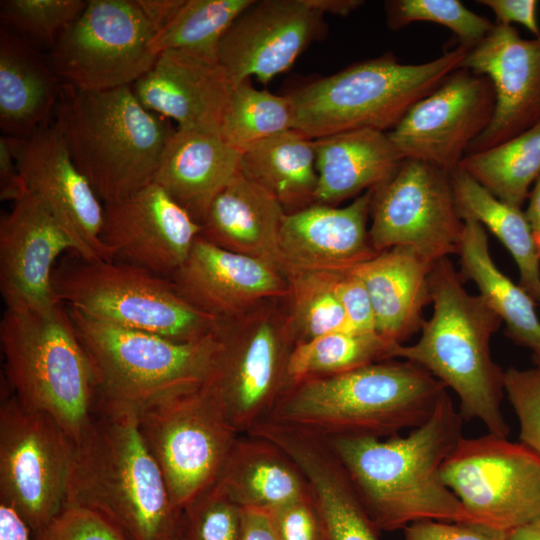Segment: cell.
<instances>
[{
    "instance_id": "cell-6",
    "label": "cell",
    "mask_w": 540,
    "mask_h": 540,
    "mask_svg": "<svg viewBox=\"0 0 540 540\" xmlns=\"http://www.w3.org/2000/svg\"><path fill=\"white\" fill-rule=\"evenodd\" d=\"M6 382L27 407L50 415L76 442L98 410L94 370L67 308H6L0 322Z\"/></svg>"
},
{
    "instance_id": "cell-13",
    "label": "cell",
    "mask_w": 540,
    "mask_h": 540,
    "mask_svg": "<svg viewBox=\"0 0 540 540\" xmlns=\"http://www.w3.org/2000/svg\"><path fill=\"white\" fill-rule=\"evenodd\" d=\"M441 476L468 523L507 535L540 518V456L520 442L490 433L462 437Z\"/></svg>"
},
{
    "instance_id": "cell-32",
    "label": "cell",
    "mask_w": 540,
    "mask_h": 540,
    "mask_svg": "<svg viewBox=\"0 0 540 540\" xmlns=\"http://www.w3.org/2000/svg\"><path fill=\"white\" fill-rule=\"evenodd\" d=\"M464 232L458 252L461 279L473 281L480 296L506 325L507 336L531 350L540 346V320L535 301L494 263L484 226L464 217Z\"/></svg>"
},
{
    "instance_id": "cell-20",
    "label": "cell",
    "mask_w": 540,
    "mask_h": 540,
    "mask_svg": "<svg viewBox=\"0 0 540 540\" xmlns=\"http://www.w3.org/2000/svg\"><path fill=\"white\" fill-rule=\"evenodd\" d=\"M460 68L488 77L495 93L492 119L466 155L508 141L540 122V36L524 39L512 25L495 24L467 51Z\"/></svg>"
},
{
    "instance_id": "cell-23",
    "label": "cell",
    "mask_w": 540,
    "mask_h": 540,
    "mask_svg": "<svg viewBox=\"0 0 540 540\" xmlns=\"http://www.w3.org/2000/svg\"><path fill=\"white\" fill-rule=\"evenodd\" d=\"M372 195L373 189L344 207L314 203L286 213L280 233L285 277L294 272L349 270L378 255L367 228Z\"/></svg>"
},
{
    "instance_id": "cell-36",
    "label": "cell",
    "mask_w": 540,
    "mask_h": 540,
    "mask_svg": "<svg viewBox=\"0 0 540 540\" xmlns=\"http://www.w3.org/2000/svg\"><path fill=\"white\" fill-rule=\"evenodd\" d=\"M393 342L376 331H337L297 343L289 360L291 381L348 372L393 359Z\"/></svg>"
},
{
    "instance_id": "cell-17",
    "label": "cell",
    "mask_w": 540,
    "mask_h": 540,
    "mask_svg": "<svg viewBox=\"0 0 540 540\" xmlns=\"http://www.w3.org/2000/svg\"><path fill=\"white\" fill-rule=\"evenodd\" d=\"M17 165L26 189L49 209L85 260H114L101 240L104 205L73 162L52 120L22 138Z\"/></svg>"
},
{
    "instance_id": "cell-15",
    "label": "cell",
    "mask_w": 540,
    "mask_h": 540,
    "mask_svg": "<svg viewBox=\"0 0 540 540\" xmlns=\"http://www.w3.org/2000/svg\"><path fill=\"white\" fill-rule=\"evenodd\" d=\"M369 237L383 252L409 246L436 262L458 254L464 220L457 208L451 173L405 158L396 171L373 189Z\"/></svg>"
},
{
    "instance_id": "cell-33",
    "label": "cell",
    "mask_w": 540,
    "mask_h": 540,
    "mask_svg": "<svg viewBox=\"0 0 540 540\" xmlns=\"http://www.w3.org/2000/svg\"><path fill=\"white\" fill-rule=\"evenodd\" d=\"M315 164L313 139L290 129L243 151L239 171L293 213L315 203Z\"/></svg>"
},
{
    "instance_id": "cell-4",
    "label": "cell",
    "mask_w": 540,
    "mask_h": 540,
    "mask_svg": "<svg viewBox=\"0 0 540 540\" xmlns=\"http://www.w3.org/2000/svg\"><path fill=\"white\" fill-rule=\"evenodd\" d=\"M448 257L429 276L433 314L415 344H398L392 358L425 368L459 399L463 419L480 420L488 433L507 438L501 411L505 370L492 358L490 340L502 320L480 295H471Z\"/></svg>"
},
{
    "instance_id": "cell-56",
    "label": "cell",
    "mask_w": 540,
    "mask_h": 540,
    "mask_svg": "<svg viewBox=\"0 0 540 540\" xmlns=\"http://www.w3.org/2000/svg\"><path fill=\"white\" fill-rule=\"evenodd\" d=\"M533 351V361L536 367L540 368V346L535 348Z\"/></svg>"
},
{
    "instance_id": "cell-53",
    "label": "cell",
    "mask_w": 540,
    "mask_h": 540,
    "mask_svg": "<svg viewBox=\"0 0 540 540\" xmlns=\"http://www.w3.org/2000/svg\"><path fill=\"white\" fill-rule=\"evenodd\" d=\"M527 199L529 201L524 214L540 256V175L535 180Z\"/></svg>"
},
{
    "instance_id": "cell-50",
    "label": "cell",
    "mask_w": 540,
    "mask_h": 540,
    "mask_svg": "<svg viewBox=\"0 0 540 540\" xmlns=\"http://www.w3.org/2000/svg\"><path fill=\"white\" fill-rule=\"evenodd\" d=\"M238 540H280L270 511L242 507Z\"/></svg>"
},
{
    "instance_id": "cell-16",
    "label": "cell",
    "mask_w": 540,
    "mask_h": 540,
    "mask_svg": "<svg viewBox=\"0 0 540 540\" xmlns=\"http://www.w3.org/2000/svg\"><path fill=\"white\" fill-rule=\"evenodd\" d=\"M494 107L489 78L458 68L413 105L387 134L404 158L452 173L470 144L489 125Z\"/></svg>"
},
{
    "instance_id": "cell-54",
    "label": "cell",
    "mask_w": 540,
    "mask_h": 540,
    "mask_svg": "<svg viewBox=\"0 0 540 540\" xmlns=\"http://www.w3.org/2000/svg\"><path fill=\"white\" fill-rule=\"evenodd\" d=\"M308 4L323 15L325 13L345 16L364 4L361 0H307Z\"/></svg>"
},
{
    "instance_id": "cell-26",
    "label": "cell",
    "mask_w": 540,
    "mask_h": 540,
    "mask_svg": "<svg viewBox=\"0 0 540 540\" xmlns=\"http://www.w3.org/2000/svg\"><path fill=\"white\" fill-rule=\"evenodd\" d=\"M285 214L270 193L238 171L210 204L200 224V236L223 249L266 262L284 275L280 233Z\"/></svg>"
},
{
    "instance_id": "cell-27",
    "label": "cell",
    "mask_w": 540,
    "mask_h": 540,
    "mask_svg": "<svg viewBox=\"0 0 540 540\" xmlns=\"http://www.w3.org/2000/svg\"><path fill=\"white\" fill-rule=\"evenodd\" d=\"M240 156L220 132L177 128L153 182L201 224L214 198L239 171Z\"/></svg>"
},
{
    "instance_id": "cell-7",
    "label": "cell",
    "mask_w": 540,
    "mask_h": 540,
    "mask_svg": "<svg viewBox=\"0 0 540 540\" xmlns=\"http://www.w3.org/2000/svg\"><path fill=\"white\" fill-rule=\"evenodd\" d=\"M467 51L459 44L422 64H402L387 53L320 78L288 95L293 129L310 139L360 129L390 131L461 67Z\"/></svg>"
},
{
    "instance_id": "cell-44",
    "label": "cell",
    "mask_w": 540,
    "mask_h": 540,
    "mask_svg": "<svg viewBox=\"0 0 540 540\" xmlns=\"http://www.w3.org/2000/svg\"><path fill=\"white\" fill-rule=\"evenodd\" d=\"M38 540H129L100 514L80 506L65 505L37 534Z\"/></svg>"
},
{
    "instance_id": "cell-55",
    "label": "cell",
    "mask_w": 540,
    "mask_h": 540,
    "mask_svg": "<svg viewBox=\"0 0 540 540\" xmlns=\"http://www.w3.org/2000/svg\"><path fill=\"white\" fill-rule=\"evenodd\" d=\"M508 540H540V518L526 523L507 534Z\"/></svg>"
},
{
    "instance_id": "cell-21",
    "label": "cell",
    "mask_w": 540,
    "mask_h": 540,
    "mask_svg": "<svg viewBox=\"0 0 540 540\" xmlns=\"http://www.w3.org/2000/svg\"><path fill=\"white\" fill-rule=\"evenodd\" d=\"M72 243L43 202L30 191L0 221V292L6 308L47 309L57 260Z\"/></svg>"
},
{
    "instance_id": "cell-49",
    "label": "cell",
    "mask_w": 540,
    "mask_h": 540,
    "mask_svg": "<svg viewBox=\"0 0 540 540\" xmlns=\"http://www.w3.org/2000/svg\"><path fill=\"white\" fill-rule=\"evenodd\" d=\"M477 3L488 7L495 15L496 24L511 26L518 23L535 37L540 36L536 0H479Z\"/></svg>"
},
{
    "instance_id": "cell-43",
    "label": "cell",
    "mask_w": 540,
    "mask_h": 540,
    "mask_svg": "<svg viewBox=\"0 0 540 540\" xmlns=\"http://www.w3.org/2000/svg\"><path fill=\"white\" fill-rule=\"evenodd\" d=\"M504 392L519 421L520 443L540 456V368L509 367Z\"/></svg>"
},
{
    "instance_id": "cell-47",
    "label": "cell",
    "mask_w": 540,
    "mask_h": 540,
    "mask_svg": "<svg viewBox=\"0 0 540 540\" xmlns=\"http://www.w3.org/2000/svg\"><path fill=\"white\" fill-rule=\"evenodd\" d=\"M403 530V540H508L500 531L466 522L427 520Z\"/></svg>"
},
{
    "instance_id": "cell-22",
    "label": "cell",
    "mask_w": 540,
    "mask_h": 540,
    "mask_svg": "<svg viewBox=\"0 0 540 540\" xmlns=\"http://www.w3.org/2000/svg\"><path fill=\"white\" fill-rule=\"evenodd\" d=\"M170 279L187 302L217 320L239 315L261 301L289 296L288 279L278 269L200 235Z\"/></svg>"
},
{
    "instance_id": "cell-39",
    "label": "cell",
    "mask_w": 540,
    "mask_h": 540,
    "mask_svg": "<svg viewBox=\"0 0 540 540\" xmlns=\"http://www.w3.org/2000/svg\"><path fill=\"white\" fill-rule=\"evenodd\" d=\"M287 279L286 303L297 343L352 330L334 291L333 271L294 272Z\"/></svg>"
},
{
    "instance_id": "cell-25",
    "label": "cell",
    "mask_w": 540,
    "mask_h": 540,
    "mask_svg": "<svg viewBox=\"0 0 540 540\" xmlns=\"http://www.w3.org/2000/svg\"><path fill=\"white\" fill-rule=\"evenodd\" d=\"M261 434L302 471L327 540H379L359 492L325 438L277 423L267 424Z\"/></svg>"
},
{
    "instance_id": "cell-29",
    "label": "cell",
    "mask_w": 540,
    "mask_h": 540,
    "mask_svg": "<svg viewBox=\"0 0 540 540\" xmlns=\"http://www.w3.org/2000/svg\"><path fill=\"white\" fill-rule=\"evenodd\" d=\"M317 188L315 203H339L375 189L405 159L387 132L360 129L313 139ZM356 198V197H355Z\"/></svg>"
},
{
    "instance_id": "cell-45",
    "label": "cell",
    "mask_w": 540,
    "mask_h": 540,
    "mask_svg": "<svg viewBox=\"0 0 540 540\" xmlns=\"http://www.w3.org/2000/svg\"><path fill=\"white\" fill-rule=\"evenodd\" d=\"M280 540H327L311 493L270 510Z\"/></svg>"
},
{
    "instance_id": "cell-41",
    "label": "cell",
    "mask_w": 540,
    "mask_h": 540,
    "mask_svg": "<svg viewBox=\"0 0 540 540\" xmlns=\"http://www.w3.org/2000/svg\"><path fill=\"white\" fill-rule=\"evenodd\" d=\"M87 5L83 0H5L0 2L4 29L49 49Z\"/></svg>"
},
{
    "instance_id": "cell-31",
    "label": "cell",
    "mask_w": 540,
    "mask_h": 540,
    "mask_svg": "<svg viewBox=\"0 0 540 540\" xmlns=\"http://www.w3.org/2000/svg\"><path fill=\"white\" fill-rule=\"evenodd\" d=\"M241 507L273 510L310 494L297 464L276 444L241 434L218 481Z\"/></svg>"
},
{
    "instance_id": "cell-8",
    "label": "cell",
    "mask_w": 540,
    "mask_h": 540,
    "mask_svg": "<svg viewBox=\"0 0 540 540\" xmlns=\"http://www.w3.org/2000/svg\"><path fill=\"white\" fill-rule=\"evenodd\" d=\"M66 308L94 370L98 408L139 413L206 383L217 348L215 329L201 339L178 342Z\"/></svg>"
},
{
    "instance_id": "cell-37",
    "label": "cell",
    "mask_w": 540,
    "mask_h": 540,
    "mask_svg": "<svg viewBox=\"0 0 540 540\" xmlns=\"http://www.w3.org/2000/svg\"><path fill=\"white\" fill-rule=\"evenodd\" d=\"M255 0H185L172 21L151 41L158 55L181 50L218 62L220 43L232 24Z\"/></svg>"
},
{
    "instance_id": "cell-14",
    "label": "cell",
    "mask_w": 540,
    "mask_h": 540,
    "mask_svg": "<svg viewBox=\"0 0 540 540\" xmlns=\"http://www.w3.org/2000/svg\"><path fill=\"white\" fill-rule=\"evenodd\" d=\"M154 35L135 0H89L46 58L63 83L85 91L132 86L156 60Z\"/></svg>"
},
{
    "instance_id": "cell-3",
    "label": "cell",
    "mask_w": 540,
    "mask_h": 540,
    "mask_svg": "<svg viewBox=\"0 0 540 540\" xmlns=\"http://www.w3.org/2000/svg\"><path fill=\"white\" fill-rule=\"evenodd\" d=\"M446 390L420 365L388 359L293 381L265 421L324 438H387L427 421Z\"/></svg>"
},
{
    "instance_id": "cell-18",
    "label": "cell",
    "mask_w": 540,
    "mask_h": 540,
    "mask_svg": "<svg viewBox=\"0 0 540 540\" xmlns=\"http://www.w3.org/2000/svg\"><path fill=\"white\" fill-rule=\"evenodd\" d=\"M324 27L323 14L307 0H255L224 35L218 62L233 86L252 76L267 84L288 70Z\"/></svg>"
},
{
    "instance_id": "cell-46",
    "label": "cell",
    "mask_w": 540,
    "mask_h": 540,
    "mask_svg": "<svg viewBox=\"0 0 540 540\" xmlns=\"http://www.w3.org/2000/svg\"><path fill=\"white\" fill-rule=\"evenodd\" d=\"M335 294L353 331H376L370 296L362 279L352 270L333 271Z\"/></svg>"
},
{
    "instance_id": "cell-1",
    "label": "cell",
    "mask_w": 540,
    "mask_h": 540,
    "mask_svg": "<svg viewBox=\"0 0 540 540\" xmlns=\"http://www.w3.org/2000/svg\"><path fill=\"white\" fill-rule=\"evenodd\" d=\"M462 428L463 418L446 390L429 419L406 436L325 439L376 529L395 531L427 520L468 523L441 476L444 461L463 437Z\"/></svg>"
},
{
    "instance_id": "cell-28",
    "label": "cell",
    "mask_w": 540,
    "mask_h": 540,
    "mask_svg": "<svg viewBox=\"0 0 540 540\" xmlns=\"http://www.w3.org/2000/svg\"><path fill=\"white\" fill-rule=\"evenodd\" d=\"M434 263L412 247L396 246L352 268L370 296L376 332L403 344L421 330Z\"/></svg>"
},
{
    "instance_id": "cell-38",
    "label": "cell",
    "mask_w": 540,
    "mask_h": 540,
    "mask_svg": "<svg viewBox=\"0 0 540 540\" xmlns=\"http://www.w3.org/2000/svg\"><path fill=\"white\" fill-rule=\"evenodd\" d=\"M294 114L289 96L260 90L247 79L232 89L220 134L242 153L271 136L293 129Z\"/></svg>"
},
{
    "instance_id": "cell-35",
    "label": "cell",
    "mask_w": 540,
    "mask_h": 540,
    "mask_svg": "<svg viewBox=\"0 0 540 540\" xmlns=\"http://www.w3.org/2000/svg\"><path fill=\"white\" fill-rule=\"evenodd\" d=\"M459 168L499 200L521 208L540 175V122L508 141L465 155Z\"/></svg>"
},
{
    "instance_id": "cell-34",
    "label": "cell",
    "mask_w": 540,
    "mask_h": 540,
    "mask_svg": "<svg viewBox=\"0 0 540 540\" xmlns=\"http://www.w3.org/2000/svg\"><path fill=\"white\" fill-rule=\"evenodd\" d=\"M451 179L462 219L474 218L501 241L517 264L519 285L540 302V256L524 212L496 198L460 168Z\"/></svg>"
},
{
    "instance_id": "cell-30",
    "label": "cell",
    "mask_w": 540,
    "mask_h": 540,
    "mask_svg": "<svg viewBox=\"0 0 540 540\" xmlns=\"http://www.w3.org/2000/svg\"><path fill=\"white\" fill-rule=\"evenodd\" d=\"M63 85L46 55L21 36L0 30V128L27 138L53 120Z\"/></svg>"
},
{
    "instance_id": "cell-11",
    "label": "cell",
    "mask_w": 540,
    "mask_h": 540,
    "mask_svg": "<svg viewBox=\"0 0 540 540\" xmlns=\"http://www.w3.org/2000/svg\"><path fill=\"white\" fill-rule=\"evenodd\" d=\"M138 424L181 511L219 481L241 435L203 386L145 407Z\"/></svg>"
},
{
    "instance_id": "cell-19",
    "label": "cell",
    "mask_w": 540,
    "mask_h": 540,
    "mask_svg": "<svg viewBox=\"0 0 540 540\" xmlns=\"http://www.w3.org/2000/svg\"><path fill=\"white\" fill-rule=\"evenodd\" d=\"M200 232V224L155 182L104 204L101 240L114 259L169 279Z\"/></svg>"
},
{
    "instance_id": "cell-2",
    "label": "cell",
    "mask_w": 540,
    "mask_h": 540,
    "mask_svg": "<svg viewBox=\"0 0 540 540\" xmlns=\"http://www.w3.org/2000/svg\"><path fill=\"white\" fill-rule=\"evenodd\" d=\"M65 505L100 514L129 540L182 537V511L141 435L136 411L98 408L75 444Z\"/></svg>"
},
{
    "instance_id": "cell-40",
    "label": "cell",
    "mask_w": 540,
    "mask_h": 540,
    "mask_svg": "<svg viewBox=\"0 0 540 540\" xmlns=\"http://www.w3.org/2000/svg\"><path fill=\"white\" fill-rule=\"evenodd\" d=\"M387 25L398 30L413 22H432L449 28L468 50L493 29L487 18L458 0H390L384 4Z\"/></svg>"
},
{
    "instance_id": "cell-12",
    "label": "cell",
    "mask_w": 540,
    "mask_h": 540,
    "mask_svg": "<svg viewBox=\"0 0 540 540\" xmlns=\"http://www.w3.org/2000/svg\"><path fill=\"white\" fill-rule=\"evenodd\" d=\"M4 391L0 501L37 535L65 506L75 442L50 415L24 405L10 388Z\"/></svg>"
},
{
    "instance_id": "cell-51",
    "label": "cell",
    "mask_w": 540,
    "mask_h": 540,
    "mask_svg": "<svg viewBox=\"0 0 540 540\" xmlns=\"http://www.w3.org/2000/svg\"><path fill=\"white\" fill-rule=\"evenodd\" d=\"M185 0H135L155 34L163 30L178 13Z\"/></svg>"
},
{
    "instance_id": "cell-24",
    "label": "cell",
    "mask_w": 540,
    "mask_h": 540,
    "mask_svg": "<svg viewBox=\"0 0 540 540\" xmlns=\"http://www.w3.org/2000/svg\"><path fill=\"white\" fill-rule=\"evenodd\" d=\"M233 87L219 62L181 50L160 52L131 86L147 110L174 120L177 128L215 132Z\"/></svg>"
},
{
    "instance_id": "cell-10",
    "label": "cell",
    "mask_w": 540,
    "mask_h": 540,
    "mask_svg": "<svg viewBox=\"0 0 540 540\" xmlns=\"http://www.w3.org/2000/svg\"><path fill=\"white\" fill-rule=\"evenodd\" d=\"M58 302L123 328L191 342L217 319L187 302L171 279L120 260H85L72 253L53 273Z\"/></svg>"
},
{
    "instance_id": "cell-5",
    "label": "cell",
    "mask_w": 540,
    "mask_h": 540,
    "mask_svg": "<svg viewBox=\"0 0 540 540\" xmlns=\"http://www.w3.org/2000/svg\"><path fill=\"white\" fill-rule=\"evenodd\" d=\"M53 121L73 162L104 204L154 181L175 131L169 119L139 102L131 86L85 91L63 83Z\"/></svg>"
},
{
    "instance_id": "cell-9",
    "label": "cell",
    "mask_w": 540,
    "mask_h": 540,
    "mask_svg": "<svg viewBox=\"0 0 540 540\" xmlns=\"http://www.w3.org/2000/svg\"><path fill=\"white\" fill-rule=\"evenodd\" d=\"M217 348L203 387L240 434L268 419L291 385L297 344L285 299H267L217 320Z\"/></svg>"
},
{
    "instance_id": "cell-48",
    "label": "cell",
    "mask_w": 540,
    "mask_h": 540,
    "mask_svg": "<svg viewBox=\"0 0 540 540\" xmlns=\"http://www.w3.org/2000/svg\"><path fill=\"white\" fill-rule=\"evenodd\" d=\"M21 140L4 134L0 137V198L4 201L14 202L27 191L16 159Z\"/></svg>"
},
{
    "instance_id": "cell-42",
    "label": "cell",
    "mask_w": 540,
    "mask_h": 540,
    "mask_svg": "<svg viewBox=\"0 0 540 540\" xmlns=\"http://www.w3.org/2000/svg\"><path fill=\"white\" fill-rule=\"evenodd\" d=\"M242 507L217 482L182 510L181 540H238Z\"/></svg>"
},
{
    "instance_id": "cell-52",
    "label": "cell",
    "mask_w": 540,
    "mask_h": 540,
    "mask_svg": "<svg viewBox=\"0 0 540 540\" xmlns=\"http://www.w3.org/2000/svg\"><path fill=\"white\" fill-rule=\"evenodd\" d=\"M31 531L13 506L0 501V540H31Z\"/></svg>"
}]
</instances>
